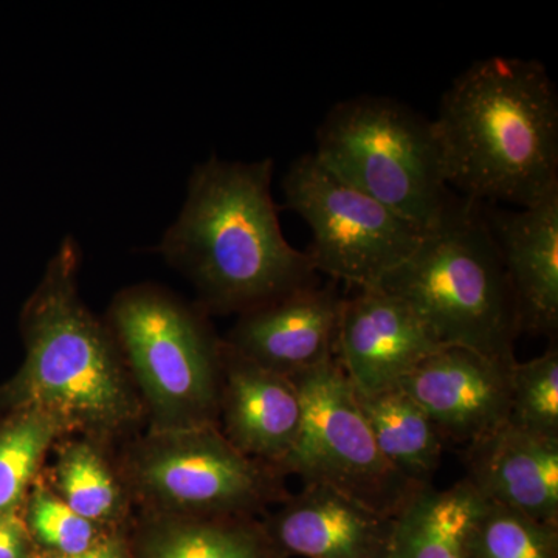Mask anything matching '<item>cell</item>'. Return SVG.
Listing matches in <instances>:
<instances>
[{"instance_id":"obj_1","label":"cell","mask_w":558,"mask_h":558,"mask_svg":"<svg viewBox=\"0 0 558 558\" xmlns=\"http://www.w3.org/2000/svg\"><path fill=\"white\" fill-rule=\"evenodd\" d=\"M274 160L211 156L191 172L182 211L159 252L205 310L244 314L317 282L306 252L289 244L271 197Z\"/></svg>"},{"instance_id":"obj_2","label":"cell","mask_w":558,"mask_h":558,"mask_svg":"<svg viewBox=\"0 0 558 558\" xmlns=\"http://www.w3.org/2000/svg\"><path fill=\"white\" fill-rule=\"evenodd\" d=\"M432 123L447 183L465 199L526 208L558 190V98L542 62L476 61Z\"/></svg>"},{"instance_id":"obj_3","label":"cell","mask_w":558,"mask_h":558,"mask_svg":"<svg viewBox=\"0 0 558 558\" xmlns=\"http://www.w3.org/2000/svg\"><path fill=\"white\" fill-rule=\"evenodd\" d=\"M80 267V244L65 236L22 312L27 354L3 388V405L105 439L137 421L140 403L109 326L81 301Z\"/></svg>"},{"instance_id":"obj_4","label":"cell","mask_w":558,"mask_h":558,"mask_svg":"<svg viewBox=\"0 0 558 558\" xmlns=\"http://www.w3.org/2000/svg\"><path fill=\"white\" fill-rule=\"evenodd\" d=\"M405 301L440 347L513 365L519 314L483 204L454 196L379 288Z\"/></svg>"},{"instance_id":"obj_5","label":"cell","mask_w":558,"mask_h":558,"mask_svg":"<svg viewBox=\"0 0 558 558\" xmlns=\"http://www.w3.org/2000/svg\"><path fill=\"white\" fill-rule=\"evenodd\" d=\"M314 156L366 196L432 230L453 201L432 121L387 97L349 98L329 110Z\"/></svg>"},{"instance_id":"obj_6","label":"cell","mask_w":558,"mask_h":558,"mask_svg":"<svg viewBox=\"0 0 558 558\" xmlns=\"http://www.w3.org/2000/svg\"><path fill=\"white\" fill-rule=\"evenodd\" d=\"M109 329L153 417V433L216 425L220 349L205 319L157 286H134L110 304Z\"/></svg>"},{"instance_id":"obj_7","label":"cell","mask_w":558,"mask_h":558,"mask_svg":"<svg viewBox=\"0 0 558 558\" xmlns=\"http://www.w3.org/2000/svg\"><path fill=\"white\" fill-rule=\"evenodd\" d=\"M289 379L299 389L303 422L278 472L299 475L304 484L337 488L395 517L424 486L405 478L380 453L339 360L333 357Z\"/></svg>"},{"instance_id":"obj_8","label":"cell","mask_w":558,"mask_h":558,"mask_svg":"<svg viewBox=\"0 0 558 558\" xmlns=\"http://www.w3.org/2000/svg\"><path fill=\"white\" fill-rule=\"evenodd\" d=\"M282 191L286 208L310 226L312 242L306 253L315 271L359 290L379 288L427 234L336 178L314 154L290 165Z\"/></svg>"},{"instance_id":"obj_9","label":"cell","mask_w":558,"mask_h":558,"mask_svg":"<svg viewBox=\"0 0 558 558\" xmlns=\"http://www.w3.org/2000/svg\"><path fill=\"white\" fill-rule=\"evenodd\" d=\"M128 476L161 515L250 517L289 497L281 473L234 449L218 425L150 433L132 451Z\"/></svg>"},{"instance_id":"obj_10","label":"cell","mask_w":558,"mask_h":558,"mask_svg":"<svg viewBox=\"0 0 558 558\" xmlns=\"http://www.w3.org/2000/svg\"><path fill=\"white\" fill-rule=\"evenodd\" d=\"M513 365L470 349L442 347L422 360L399 388L425 411L444 440L468 447L509 421Z\"/></svg>"},{"instance_id":"obj_11","label":"cell","mask_w":558,"mask_h":558,"mask_svg":"<svg viewBox=\"0 0 558 558\" xmlns=\"http://www.w3.org/2000/svg\"><path fill=\"white\" fill-rule=\"evenodd\" d=\"M440 344L405 301L359 290L341 307L337 360L359 395L399 387Z\"/></svg>"},{"instance_id":"obj_12","label":"cell","mask_w":558,"mask_h":558,"mask_svg":"<svg viewBox=\"0 0 558 558\" xmlns=\"http://www.w3.org/2000/svg\"><path fill=\"white\" fill-rule=\"evenodd\" d=\"M339 282L307 286L240 315L223 341L260 368L292 377L337 357Z\"/></svg>"},{"instance_id":"obj_13","label":"cell","mask_w":558,"mask_h":558,"mask_svg":"<svg viewBox=\"0 0 558 558\" xmlns=\"http://www.w3.org/2000/svg\"><path fill=\"white\" fill-rule=\"evenodd\" d=\"M219 414L234 449L278 470L299 439L303 405L289 377L260 368L222 341Z\"/></svg>"},{"instance_id":"obj_14","label":"cell","mask_w":558,"mask_h":558,"mask_svg":"<svg viewBox=\"0 0 558 558\" xmlns=\"http://www.w3.org/2000/svg\"><path fill=\"white\" fill-rule=\"evenodd\" d=\"M395 517L325 484H306L264 524L282 556L387 558Z\"/></svg>"},{"instance_id":"obj_15","label":"cell","mask_w":558,"mask_h":558,"mask_svg":"<svg viewBox=\"0 0 558 558\" xmlns=\"http://www.w3.org/2000/svg\"><path fill=\"white\" fill-rule=\"evenodd\" d=\"M484 216L515 299L520 332L556 336L558 329V190L517 211Z\"/></svg>"},{"instance_id":"obj_16","label":"cell","mask_w":558,"mask_h":558,"mask_svg":"<svg viewBox=\"0 0 558 558\" xmlns=\"http://www.w3.org/2000/svg\"><path fill=\"white\" fill-rule=\"evenodd\" d=\"M465 454V480L486 501L558 526V439L506 422Z\"/></svg>"},{"instance_id":"obj_17","label":"cell","mask_w":558,"mask_h":558,"mask_svg":"<svg viewBox=\"0 0 558 558\" xmlns=\"http://www.w3.org/2000/svg\"><path fill=\"white\" fill-rule=\"evenodd\" d=\"M486 499L468 480L418 488L392 521L387 558H468L470 532Z\"/></svg>"},{"instance_id":"obj_18","label":"cell","mask_w":558,"mask_h":558,"mask_svg":"<svg viewBox=\"0 0 558 558\" xmlns=\"http://www.w3.org/2000/svg\"><path fill=\"white\" fill-rule=\"evenodd\" d=\"M355 398L384 458L405 478L427 486L439 468L444 438L425 411L399 387Z\"/></svg>"},{"instance_id":"obj_19","label":"cell","mask_w":558,"mask_h":558,"mask_svg":"<svg viewBox=\"0 0 558 558\" xmlns=\"http://www.w3.org/2000/svg\"><path fill=\"white\" fill-rule=\"evenodd\" d=\"M143 558H284L248 517L161 515Z\"/></svg>"},{"instance_id":"obj_20","label":"cell","mask_w":558,"mask_h":558,"mask_svg":"<svg viewBox=\"0 0 558 558\" xmlns=\"http://www.w3.org/2000/svg\"><path fill=\"white\" fill-rule=\"evenodd\" d=\"M53 480L54 494L92 523L105 526L123 517V488L92 440H70L61 447Z\"/></svg>"},{"instance_id":"obj_21","label":"cell","mask_w":558,"mask_h":558,"mask_svg":"<svg viewBox=\"0 0 558 558\" xmlns=\"http://www.w3.org/2000/svg\"><path fill=\"white\" fill-rule=\"evenodd\" d=\"M65 433L39 411H14L0 424V517L20 513L53 440Z\"/></svg>"},{"instance_id":"obj_22","label":"cell","mask_w":558,"mask_h":558,"mask_svg":"<svg viewBox=\"0 0 558 558\" xmlns=\"http://www.w3.org/2000/svg\"><path fill=\"white\" fill-rule=\"evenodd\" d=\"M468 558H558V526L486 501L470 532Z\"/></svg>"},{"instance_id":"obj_23","label":"cell","mask_w":558,"mask_h":558,"mask_svg":"<svg viewBox=\"0 0 558 558\" xmlns=\"http://www.w3.org/2000/svg\"><path fill=\"white\" fill-rule=\"evenodd\" d=\"M509 424L545 438L558 439V351L510 369Z\"/></svg>"},{"instance_id":"obj_24","label":"cell","mask_w":558,"mask_h":558,"mask_svg":"<svg viewBox=\"0 0 558 558\" xmlns=\"http://www.w3.org/2000/svg\"><path fill=\"white\" fill-rule=\"evenodd\" d=\"M25 526L54 556H75L101 542L98 524L78 515L43 483L25 498Z\"/></svg>"},{"instance_id":"obj_25","label":"cell","mask_w":558,"mask_h":558,"mask_svg":"<svg viewBox=\"0 0 558 558\" xmlns=\"http://www.w3.org/2000/svg\"><path fill=\"white\" fill-rule=\"evenodd\" d=\"M28 557V531L20 513L0 517V558Z\"/></svg>"},{"instance_id":"obj_26","label":"cell","mask_w":558,"mask_h":558,"mask_svg":"<svg viewBox=\"0 0 558 558\" xmlns=\"http://www.w3.org/2000/svg\"><path fill=\"white\" fill-rule=\"evenodd\" d=\"M46 558H128L126 550L117 538H102L97 545L75 556H54L49 554Z\"/></svg>"}]
</instances>
